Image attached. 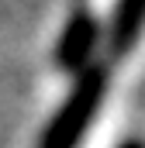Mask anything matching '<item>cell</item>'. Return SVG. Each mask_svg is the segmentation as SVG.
<instances>
[{
    "mask_svg": "<svg viewBox=\"0 0 145 148\" xmlns=\"http://www.w3.org/2000/svg\"><path fill=\"white\" fill-rule=\"evenodd\" d=\"M104 86H107V62L104 66H90L79 86L72 90V97L66 100L62 114L48 124L45 138H41V148H72L79 141L83 127L90 124L93 110L100 107V97H104Z\"/></svg>",
    "mask_w": 145,
    "mask_h": 148,
    "instance_id": "1",
    "label": "cell"
},
{
    "mask_svg": "<svg viewBox=\"0 0 145 148\" xmlns=\"http://www.w3.org/2000/svg\"><path fill=\"white\" fill-rule=\"evenodd\" d=\"M145 24V0H121L117 3V14H114V24H110V45H107V66L114 59H121L135 38L142 35Z\"/></svg>",
    "mask_w": 145,
    "mask_h": 148,
    "instance_id": "2",
    "label": "cell"
},
{
    "mask_svg": "<svg viewBox=\"0 0 145 148\" xmlns=\"http://www.w3.org/2000/svg\"><path fill=\"white\" fill-rule=\"evenodd\" d=\"M93 41H97V28H93L90 14L72 17V24L66 28V38L59 41V62H62V66H69V69H79V66L90 59Z\"/></svg>",
    "mask_w": 145,
    "mask_h": 148,
    "instance_id": "3",
    "label": "cell"
},
{
    "mask_svg": "<svg viewBox=\"0 0 145 148\" xmlns=\"http://www.w3.org/2000/svg\"><path fill=\"white\" fill-rule=\"evenodd\" d=\"M124 148H145V145H138V141H128V145H124Z\"/></svg>",
    "mask_w": 145,
    "mask_h": 148,
    "instance_id": "4",
    "label": "cell"
}]
</instances>
